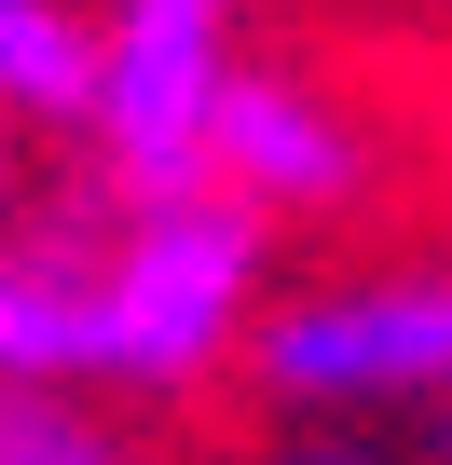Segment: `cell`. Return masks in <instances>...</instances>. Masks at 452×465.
I'll list each match as a JSON object with an SVG mask.
<instances>
[{
    "label": "cell",
    "mask_w": 452,
    "mask_h": 465,
    "mask_svg": "<svg viewBox=\"0 0 452 465\" xmlns=\"http://www.w3.org/2000/svg\"><path fill=\"white\" fill-rule=\"evenodd\" d=\"M0 370H15V383H110V302H96V261L0 247Z\"/></svg>",
    "instance_id": "cell-5"
},
{
    "label": "cell",
    "mask_w": 452,
    "mask_h": 465,
    "mask_svg": "<svg viewBox=\"0 0 452 465\" xmlns=\"http://www.w3.org/2000/svg\"><path fill=\"white\" fill-rule=\"evenodd\" d=\"M206 178H234V192H247V205H275V219H343V205L370 192V124H357L316 69L247 55L234 83H219Z\"/></svg>",
    "instance_id": "cell-4"
},
{
    "label": "cell",
    "mask_w": 452,
    "mask_h": 465,
    "mask_svg": "<svg viewBox=\"0 0 452 465\" xmlns=\"http://www.w3.org/2000/svg\"><path fill=\"white\" fill-rule=\"evenodd\" d=\"M425 451H438V465H452V397H438V411H425Z\"/></svg>",
    "instance_id": "cell-7"
},
{
    "label": "cell",
    "mask_w": 452,
    "mask_h": 465,
    "mask_svg": "<svg viewBox=\"0 0 452 465\" xmlns=\"http://www.w3.org/2000/svg\"><path fill=\"white\" fill-rule=\"evenodd\" d=\"M288 465H384V451H288Z\"/></svg>",
    "instance_id": "cell-8"
},
{
    "label": "cell",
    "mask_w": 452,
    "mask_h": 465,
    "mask_svg": "<svg viewBox=\"0 0 452 465\" xmlns=\"http://www.w3.org/2000/svg\"><path fill=\"white\" fill-rule=\"evenodd\" d=\"M275 261V205H247L234 178H192V192H137L124 232L96 247V302H110V383L178 397L192 370H219L247 342Z\"/></svg>",
    "instance_id": "cell-1"
},
{
    "label": "cell",
    "mask_w": 452,
    "mask_h": 465,
    "mask_svg": "<svg viewBox=\"0 0 452 465\" xmlns=\"http://www.w3.org/2000/svg\"><path fill=\"white\" fill-rule=\"evenodd\" d=\"M0 124H15V110H0Z\"/></svg>",
    "instance_id": "cell-9"
},
{
    "label": "cell",
    "mask_w": 452,
    "mask_h": 465,
    "mask_svg": "<svg viewBox=\"0 0 452 465\" xmlns=\"http://www.w3.org/2000/svg\"><path fill=\"white\" fill-rule=\"evenodd\" d=\"M234 0H110L96 15V164L110 192H192L206 178V124H219V83H234Z\"/></svg>",
    "instance_id": "cell-3"
},
{
    "label": "cell",
    "mask_w": 452,
    "mask_h": 465,
    "mask_svg": "<svg viewBox=\"0 0 452 465\" xmlns=\"http://www.w3.org/2000/svg\"><path fill=\"white\" fill-rule=\"evenodd\" d=\"M96 383H15L0 370V465H137L110 411H83Z\"/></svg>",
    "instance_id": "cell-6"
},
{
    "label": "cell",
    "mask_w": 452,
    "mask_h": 465,
    "mask_svg": "<svg viewBox=\"0 0 452 465\" xmlns=\"http://www.w3.org/2000/svg\"><path fill=\"white\" fill-rule=\"evenodd\" d=\"M247 383L302 424L329 411H438L452 397V261L411 274H329L247 329Z\"/></svg>",
    "instance_id": "cell-2"
}]
</instances>
